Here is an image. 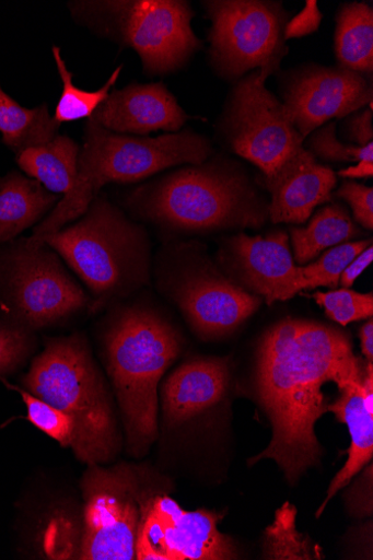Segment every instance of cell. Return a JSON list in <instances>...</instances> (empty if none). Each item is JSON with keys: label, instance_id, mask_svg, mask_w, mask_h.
<instances>
[{"label": "cell", "instance_id": "1", "mask_svg": "<svg viewBox=\"0 0 373 560\" xmlns=\"http://www.w3.org/2000/svg\"><path fill=\"white\" fill-rule=\"evenodd\" d=\"M364 370L351 340L338 328L287 318L266 331L258 347L255 383L273 436L249 465L275 460L294 485L323 455L314 428L328 412L324 386L335 383L340 388L361 380Z\"/></svg>", "mask_w": 373, "mask_h": 560}, {"label": "cell", "instance_id": "2", "mask_svg": "<svg viewBox=\"0 0 373 560\" xmlns=\"http://www.w3.org/2000/svg\"><path fill=\"white\" fill-rule=\"evenodd\" d=\"M129 203L144 220L186 233L257 230L269 220V203L242 168L225 159L144 185Z\"/></svg>", "mask_w": 373, "mask_h": 560}, {"label": "cell", "instance_id": "3", "mask_svg": "<svg viewBox=\"0 0 373 560\" xmlns=\"http://www.w3.org/2000/svg\"><path fill=\"white\" fill-rule=\"evenodd\" d=\"M211 154L210 141L193 130L140 138L106 130L89 119L73 186L26 240L36 244L83 217L105 185L139 182L179 165H201Z\"/></svg>", "mask_w": 373, "mask_h": 560}, {"label": "cell", "instance_id": "4", "mask_svg": "<svg viewBox=\"0 0 373 560\" xmlns=\"http://www.w3.org/2000/svg\"><path fill=\"white\" fill-rule=\"evenodd\" d=\"M22 384L25 390L71 418V447L79 462L101 466L115 459L121 448V435L112 394L83 336L47 340Z\"/></svg>", "mask_w": 373, "mask_h": 560}, {"label": "cell", "instance_id": "5", "mask_svg": "<svg viewBox=\"0 0 373 560\" xmlns=\"http://www.w3.org/2000/svg\"><path fill=\"white\" fill-rule=\"evenodd\" d=\"M182 349L177 329L142 307L123 311L105 331L106 372L117 395L127 450L132 456H144L158 438L159 383Z\"/></svg>", "mask_w": 373, "mask_h": 560}, {"label": "cell", "instance_id": "6", "mask_svg": "<svg viewBox=\"0 0 373 560\" xmlns=\"http://www.w3.org/2000/svg\"><path fill=\"white\" fill-rule=\"evenodd\" d=\"M44 244L56 250L86 285L92 313L149 280L150 243L145 230L105 198L96 197L73 225L30 245Z\"/></svg>", "mask_w": 373, "mask_h": 560}, {"label": "cell", "instance_id": "7", "mask_svg": "<svg viewBox=\"0 0 373 560\" xmlns=\"http://www.w3.org/2000/svg\"><path fill=\"white\" fill-rule=\"evenodd\" d=\"M80 22L131 47L149 77L187 66L201 48L191 27L195 12L184 0H117L71 3Z\"/></svg>", "mask_w": 373, "mask_h": 560}, {"label": "cell", "instance_id": "8", "mask_svg": "<svg viewBox=\"0 0 373 560\" xmlns=\"http://www.w3.org/2000/svg\"><path fill=\"white\" fill-rule=\"evenodd\" d=\"M89 305L90 296L49 246L22 238L0 249V311L8 326L33 332Z\"/></svg>", "mask_w": 373, "mask_h": 560}, {"label": "cell", "instance_id": "9", "mask_svg": "<svg viewBox=\"0 0 373 560\" xmlns=\"http://www.w3.org/2000/svg\"><path fill=\"white\" fill-rule=\"evenodd\" d=\"M211 22L209 60L217 73L238 81L257 69L279 70L288 55L284 30L291 14L281 2L264 0H207Z\"/></svg>", "mask_w": 373, "mask_h": 560}, {"label": "cell", "instance_id": "10", "mask_svg": "<svg viewBox=\"0 0 373 560\" xmlns=\"http://www.w3.org/2000/svg\"><path fill=\"white\" fill-rule=\"evenodd\" d=\"M277 71L257 69L231 90L219 128L236 155L269 177L304 147L282 101L266 89V80Z\"/></svg>", "mask_w": 373, "mask_h": 560}, {"label": "cell", "instance_id": "11", "mask_svg": "<svg viewBox=\"0 0 373 560\" xmlns=\"http://www.w3.org/2000/svg\"><path fill=\"white\" fill-rule=\"evenodd\" d=\"M81 488L85 501L80 559L133 560L142 506L152 491L136 467L89 466Z\"/></svg>", "mask_w": 373, "mask_h": 560}, {"label": "cell", "instance_id": "12", "mask_svg": "<svg viewBox=\"0 0 373 560\" xmlns=\"http://www.w3.org/2000/svg\"><path fill=\"white\" fill-rule=\"evenodd\" d=\"M222 518L205 509L184 511L173 498L151 492L142 506L136 559H236L234 542L219 529Z\"/></svg>", "mask_w": 373, "mask_h": 560}, {"label": "cell", "instance_id": "13", "mask_svg": "<svg viewBox=\"0 0 373 560\" xmlns=\"http://www.w3.org/2000/svg\"><path fill=\"white\" fill-rule=\"evenodd\" d=\"M280 83L282 104L303 140L372 105V78L339 67L305 65L284 72Z\"/></svg>", "mask_w": 373, "mask_h": 560}, {"label": "cell", "instance_id": "14", "mask_svg": "<svg viewBox=\"0 0 373 560\" xmlns=\"http://www.w3.org/2000/svg\"><path fill=\"white\" fill-rule=\"evenodd\" d=\"M172 291L186 320L205 340L233 332L261 304L259 296L224 277L208 261L185 268Z\"/></svg>", "mask_w": 373, "mask_h": 560}, {"label": "cell", "instance_id": "15", "mask_svg": "<svg viewBox=\"0 0 373 560\" xmlns=\"http://www.w3.org/2000/svg\"><path fill=\"white\" fill-rule=\"evenodd\" d=\"M220 259L242 288L273 304L287 301L305 290L301 267L296 266L284 231L266 236L243 232L226 238Z\"/></svg>", "mask_w": 373, "mask_h": 560}, {"label": "cell", "instance_id": "16", "mask_svg": "<svg viewBox=\"0 0 373 560\" xmlns=\"http://www.w3.org/2000/svg\"><path fill=\"white\" fill-rule=\"evenodd\" d=\"M188 119L163 82L132 83L116 90L90 118L106 130L141 136L159 130L179 132Z\"/></svg>", "mask_w": 373, "mask_h": 560}, {"label": "cell", "instance_id": "17", "mask_svg": "<svg viewBox=\"0 0 373 560\" xmlns=\"http://www.w3.org/2000/svg\"><path fill=\"white\" fill-rule=\"evenodd\" d=\"M263 182L271 194L269 220L275 224H303L317 207L331 200L337 177L331 168L317 164L303 147Z\"/></svg>", "mask_w": 373, "mask_h": 560}, {"label": "cell", "instance_id": "18", "mask_svg": "<svg viewBox=\"0 0 373 560\" xmlns=\"http://www.w3.org/2000/svg\"><path fill=\"white\" fill-rule=\"evenodd\" d=\"M339 397L328 406L337 420L348 427L351 445L348 462L333 480L326 500L316 517L325 512L331 499L359 475L373 456V365L366 363L363 377L339 388Z\"/></svg>", "mask_w": 373, "mask_h": 560}, {"label": "cell", "instance_id": "19", "mask_svg": "<svg viewBox=\"0 0 373 560\" xmlns=\"http://www.w3.org/2000/svg\"><path fill=\"white\" fill-rule=\"evenodd\" d=\"M230 384L223 359H195L178 368L164 383L163 411L168 425H180L220 402Z\"/></svg>", "mask_w": 373, "mask_h": 560}, {"label": "cell", "instance_id": "20", "mask_svg": "<svg viewBox=\"0 0 373 560\" xmlns=\"http://www.w3.org/2000/svg\"><path fill=\"white\" fill-rule=\"evenodd\" d=\"M59 195L40 183L12 172L0 178V244L13 242L59 202Z\"/></svg>", "mask_w": 373, "mask_h": 560}, {"label": "cell", "instance_id": "21", "mask_svg": "<svg viewBox=\"0 0 373 560\" xmlns=\"http://www.w3.org/2000/svg\"><path fill=\"white\" fill-rule=\"evenodd\" d=\"M80 145L68 136L28 148L18 155L20 168L48 191L67 195L78 176Z\"/></svg>", "mask_w": 373, "mask_h": 560}, {"label": "cell", "instance_id": "22", "mask_svg": "<svg viewBox=\"0 0 373 560\" xmlns=\"http://www.w3.org/2000/svg\"><path fill=\"white\" fill-rule=\"evenodd\" d=\"M335 50L338 67L372 78L373 10L366 3H346L336 18Z\"/></svg>", "mask_w": 373, "mask_h": 560}, {"label": "cell", "instance_id": "23", "mask_svg": "<svg viewBox=\"0 0 373 560\" xmlns=\"http://www.w3.org/2000/svg\"><path fill=\"white\" fill-rule=\"evenodd\" d=\"M290 233L294 262L299 267L306 266L327 248L351 242L361 234L339 203L317 211L305 228H292Z\"/></svg>", "mask_w": 373, "mask_h": 560}, {"label": "cell", "instance_id": "24", "mask_svg": "<svg viewBox=\"0 0 373 560\" xmlns=\"http://www.w3.org/2000/svg\"><path fill=\"white\" fill-rule=\"evenodd\" d=\"M61 124L50 117L47 105L26 109L0 86V132L16 155L57 138Z\"/></svg>", "mask_w": 373, "mask_h": 560}, {"label": "cell", "instance_id": "25", "mask_svg": "<svg viewBox=\"0 0 373 560\" xmlns=\"http://www.w3.org/2000/svg\"><path fill=\"white\" fill-rule=\"evenodd\" d=\"M53 57L57 62L58 71L63 83V90L59 104L56 109V116L53 117L59 124L73 122L81 119H90L102 102L109 96L112 88L117 83L123 66L113 73L97 91H84L73 83V74L68 70L67 63L62 58L61 48L53 46Z\"/></svg>", "mask_w": 373, "mask_h": 560}, {"label": "cell", "instance_id": "26", "mask_svg": "<svg viewBox=\"0 0 373 560\" xmlns=\"http://www.w3.org/2000/svg\"><path fill=\"white\" fill-rule=\"evenodd\" d=\"M370 245H372L371 238L347 242L331 247L317 261L301 267L305 290L319 287L336 289L343 271Z\"/></svg>", "mask_w": 373, "mask_h": 560}, {"label": "cell", "instance_id": "27", "mask_svg": "<svg viewBox=\"0 0 373 560\" xmlns=\"http://www.w3.org/2000/svg\"><path fill=\"white\" fill-rule=\"evenodd\" d=\"M7 387L21 394L27 409V420L38 430L51 439H55L63 447L72 445L73 421L57 407L32 395L19 386L2 381Z\"/></svg>", "mask_w": 373, "mask_h": 560}, {"label": "cell", "instance_id": "28", "mask_svg": "<svg viewBox=\"0 0 373 560\" xmlns=\"http://www.w3.org/2000/svg\"><path fill=\"white\" fill-rule=\"evenodd\" d=\"M312 298L322 305L328 318L343 327L373 316L372 292L362 294L343 288L329 292H315Z\"/></svg>", "mask_w": 373, "mask_h": 560}, {"label": "cell", "instance_id": "29", "mask_svg": "<svg viewBox=\"0 0 373 560\" xmlns=\"http://www.w3.org/2000/svg\"><path fill=\"white\" fill-rule=\"evenodd\" d=\"M337 122H328L313 131L307 138V148L315 158L327 162L358 163L362 160H373V142L364 147L346 144L336 135Z\"/></svg>", "mask_w": 373, "mask_h": 560}, {"label": "cell", "instance_id": "30", "mask_svg": "<svg viewBox=\"0 0 373 560\" xmlns=\"http://www.w3.org/2000/svg\"><path fill=\"white\" fill-rule=\"evenodd\" d=\"M33 332L0 323V381L21 370L35 350Z\"/></svg>", "mask_w": 373, "mask_h": 560}, {"label": "cell", "instance_id": "31", "mask_svg": "<svg viewBox=\"0 0 373 560\" xmlns=\"http://www.w3.org/2000/svg\"><path fill=\"white\" fill-rule=\"evenodd\" d=\"M282 511L277 515V524L268 530V539H266V550L268 557L281 559L285 547L295 548L300 559H312L311 550L306 542L302 540V536L296 533L294 525V508L285 503Z\"/></svg>", "mask_w": 373, "mask_h": 560}, {"label": "cell", "instance_id": "32", "mask_svg": "<svg viewBox=\"0 0 373 560\" xmlns=\"http://www.w3.org/2000/svg\"><path fill=\"white\" fill-rule=\"evenodd\" d=\"M337 195L352 209L354 220L364 229H373V189L353 180H346Z\"/></svg>", "mask_w": 373, "mask_h": 560}, {"label": "cell", "instance_id": "33", "mask_svg": "<svg viewBox=\"0 0 373 560\" xmlns=\"http://www.w3.org/2000/svg\"><path fill=\"white\" fill-rule=\"evenodd\" d=\"M345 498L351 516L355 518L372 516V462L347 491Z\"/></svg>", "mask_w": 373, "mask_h": 560}, {"label": "cell", "instance_id": "34", "mask_svg": "<svg viewBox=\"0 0 373 560\" xmlns=\"http://www.w3.org/2000/svg\"><path fill=\"white\" fill-rule=\"evenodd\" d=\"M373 109L368 108L355 112L342 125L343 138L351 144L364 147L373 140Z\"/></svg>", "mask_w": 373, "mask_h": 560}, {"label": "cell", "instance_id": "35", "mask_svg": "<svg viewBox=\"0 0 373 560\" xmlns=\"http://www.w3.org/2000/svg\"><path fill=\"white\" fill-rule=\"evenodd\" d=\"M324 14L317 8L315 0H307L305 8L290 20L284 30L285 40L300 38L316 32L322 25Z\"/></svg>", "mask_w": 373, "mask_h": 560}, {"label": "cell", "instance_id": "36", "mask_svg": "<svg viewBox=\"0 0 373 560\" xmlns=\"http://www.w3.org/2000/svg\"><path fill=\"white\" fill-rule=\"evenodd\" d=\"M373 246L370 245L348 266L340 277V284L343 288H351L362 272L372 264Z\"/></svg>", "mask_w": 373, "mask_h": 560}, {"label": "cell", "instance_id": "37", "mask_svg": "<svg viewBox=\"0 0 373 560\" xmlns=\"http://www.w3.org/2000/svg\"><path fill=\"white\" fill-rule=\"evenodd\" d=\"M343 178H368L373 176V160H362L358 165L342 170L338 173Z\"/></svg>", "mask_w": 373, "mask_h": 560}, {"label": "cell", "instance_id": "38", "mask_svg": "<svg viewBox=\"0 0 373 560\" xmlns=\"http://www.w3.org/2000/svg\"><path fill=\"white\" fill-rule=\"evenodd\" d=\"M361 349L368 363H373V322L372 318L360 328Z\"/></svg>", "mask_w": 373, "mask_h": 560}]
</instances>
